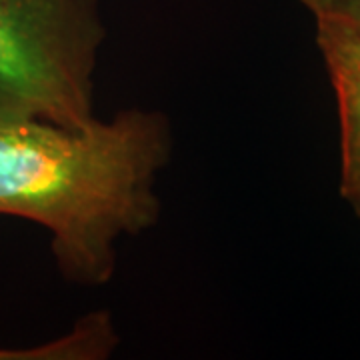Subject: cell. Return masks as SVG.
<instances>
[{
	"mask_svg": "<svg viewBox=\"0 0 360 360\" xmlns=\"http://www.w3.org/2000/svg\"><path fill=\"white\" fill-rule=\"evenodd\" d=\"M172 144L160 110L129 108L70 129L0 106V214L51 232L66 281L103 286L115 276L116 243L160 217L156 182Z\"/></svg>",
	"mask_w": 360,
	"mask_h": 360,
	"instance_id": "obj_1",
	"label": "cell"
},
{
	"mask_svg": "<svg viewBox=\"0 0 360 360\" xmlns=\"http://www.w3.org/2000/svg\"><path fill=\"white\" fill-rule=\"evenodd\" d=\"M104 39L101 0H0V106L86 127Z\"/></svg>",
	"mask_w": 360,
	"mask_h": 360,
	"instance_id": "obj_2",
	"label": "cell"
},
{
	"mask_svg": "<svg viewBox=\"0 0 360 360\" xmlns=\"http://www.w3.org/2000/svg\"><path fill=\"white\" fill-rule=\"evenodd\" d=\"M316 44L335 89L340 120V193L360 206V26L316 14Z\"/></svg>",
	"mask_w": 360,
	"mask_h": 360,
	"instance_id": "obj_3",
	"label": "cell"
},
{
	"mask_svg": "<svg viewBox=\"0 0 360 360\" xmlns=\"http://www.w3.org/2000/svg\"><path fill=\"white\" fill-rule=\"evenodd\" d=\"M319 14H333V16L342 18L350 25L360 26V0H333L330 6Z\"/></svg>",
	"mask_w": 360,
	"mask_h": 360,
	"instance_id": "obj_4",
	"label": "cell"
},
{
	"mask_svg": "<svg viewBox=\"0 0 360 360\" xmlns=\"http://www.w3.org/2000/svg\"><path fill=\"white\" fill-rule=\"evenodd\" d=\"M296 2H300L302 6H307L312 14H319L324 8H328L333 0H296Z\"/></svg>",
	"mask_w": 360,
	"mask_h": 360,
	"instance_id": "obj_5",
	"label": "cell"
}]
</instances>
